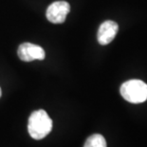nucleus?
Returning a JSON list of instances; mask_svg holds the SVG:
<instances>
[{
  "instance_id": "3",
  "label": "nucleus",
  "mask_w": 147,
  "mask_h": 147,
  "mask_svg": "<svg viewBox=\"0 0 147 147\" xmlns=\"http://www.w3.org/2000/svg\"><path fill=\"white\" fill-rule=\"evenodd\" d=\"M70 11L69 3L64 0L55 1L51 3L47 9L46 16L51 23L53 24H62L64 23L67 14Z\"/></svg>"
},
{
  "instance_id": "5",
  "label": "nucleus",
  "mask_w": 147,
  "mask_h": 147,
  "mask_svg": "<svg viewBox=\"0 0 147 147\" xmlns=\"http://www.w3.org/2000/svg\"><path fill=\"white\" fill-rule=\"evenodd\" d=\"M119 30L118 24L114 21L107 20L102 22L99 27L98 33H97V40L100 45L105 46L108 45L114 40Z\"/></svg>"
},
{
  "instance_id": "6",
  "label": "nucleus",
  "mask_w": 147,
  "mask_h": 147,
  "mask_svg": "<svg viewBox=\"0 0 147 147\" xmlns=\"http://www.w3.org/2000/svg\"><path fill=\"white\" fill-rule=\"evenodd\" d=\"M84 147H106V140L104 136L94 134L87 138Z\"/></svg>"
},
{
  "instance_id": "4",
  "label": "nucleus",
  "mask_w": 147,
  "mask_h": 147,
  "mask_svg": "<svg viewBox=\"0 0 147 147\" xmlns=\"http://www.w3.org/2000/svg\"><path fill=\"white\" fill-rule=\"evenodd\" d=\"M18 57L24 62H32L34 60H44L46 52L42 47L32 43L21 44L17 51Z\"/></svg>"
},
{
  "instance_id": "7",
  "label": "nucleus",
  "mask_w": 147,
  "mask_h": 147,
  "mask_svg": "<svg viewBox=\"0 0 147 147\" xmlns=\"http://www.w3.org/2000/svg\"><path fill=\"white\" fill-rule=\"evenodd\" d=\"M1 95H2V92H1V87H0V97H1Z\"/></svg>"
},
{
  "instance_id": "1",
  "label": "nucleus",
  "mask_w": 147,
  "mask_h": 147,
  "mask_svg": "<svg viewBox=\"0 0 147 147\" xmlns=\"http://www.w3.org/2000/svg\"><path fill=\"white\" fill-rule=\"evenodd\" d=\"M52 125V120L48 113L43 109H39L30 114L28 123V131L32 139L42 140L51 133Z\"/></svg>"
},
{
  "instance_id": "2",
  "label": "nucleus",
  "mask_w": 147,
  "mask_h": 147,
  "mask_svg": "<svg viewBox=\"0 0 147 147\" xmlns=\"http://www.w3.org/2000/svg\"><path fill=\"white\" fill-rule=\"evenodd\" d=\"M121 95L131 104H140L147 100V84L140 80H129L121 84Z\"/></svg>"
}]
</instances>
